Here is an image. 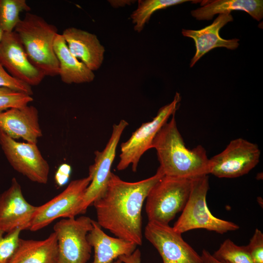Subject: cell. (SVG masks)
Here are the masks:
<instances>
[{"label": "cell", "mask_w": 263, "mask_h": 263, "mask_svg": "<svg viewBox=\"0 0 263 263\" xmlns=\"http://www.w3.org/2000/svg\"><path fill=\"white\" fill-rule=\"evenodd\" d=\"M164 176L159 167L153 176L129 182L112 172L105 191L93 203L97 223L116 237L142 245L143 203L150 189Z\"/></svg>", "instance_id": "cell-1"}, {"label": "cell", "mask_w": 263, "mask_h": 263, "mask_svg": "<svg viewBox=\"0 0 263 263\" xmlns=\"http://www.w3.org/2000/svg\"><path fill=\"white\" fill-rule=\"evenodd\" d=\"M157 152L165 176L193 179L209 174V158L205 148L185 146L177 128L175 114L160 129L151 146Z\"/></svg>", "instance_id": "cell-2"}, {"label": "cell", "mask_w": 263, "mask_h": 263, "mask_svg": "<svg viewBox=\"0 0 263 263\" xmlns=\"http://www.w3.org/2000/svg\"><path fill=\"white\" fill-rule=\"evenodd\" d=\"M14 31L32 64L45 76L58 75V62L54 49L57 27L42 17L30 12L21 19Z\"/></svg>", "instance_id": "cell-3"}, {"label": "cell", "mask_w": 263, "mask_h": 263, "mask_svg": "<svg viewBox=\"0 0 263 263\" xmlns=\"http://www.w3.org/2000/svg\"><path fill=\"white\" fill-rule=\"evenodd\" d=\"M209 188L208 176L193 179L189 195L182 212L172 226L180 234L196 229H205L223 234L237 230L238 225L214 216L206 202Z\"/></svg>", "instance_id": "cell-4"}, {"label": "cell", "mask_w": 263, "mask_h": 263, "mask_svg": "<svg viewBox=\"0 0 263 263\" xmlns=\"http://www.w3.org/2000/svg\"><path fill=\"white\" fill-rule=\"evenodd\" d=\"M192 180L164 176L150 189L146 199L148 221L169 224L182 211L188 200Z\"/></svg>", "instance_id": "cell-5"}, {"label": "cell", "mask_w": 263, "mask_h": 263, "mask_svg": "<svg viewBox=\"0 0 263 263\" xmlns=\"http://www.w3.org/2000/svg\"><path fill=\"white\" fill-rule=\"evenodd\" d=\"M93 227V220L82 216L62 218L54 226L57 241V263H87L92 246L87 236Z\"/></svg>", "instance_id": "cell-6"}, {"label": "cell", "mask_w": 263, "mask_h": 263, "mask_svg": "<svg viewBox=\"0 0 263 263\" xmlns=\"http://www.w3.org/2000/svg\"><path fill=\"white\" fill-rule=\"evenodd\" d=\"M180 100V94L176 93L171 102L161 107L150 121L142 123L127 141L121 144L120 159L116 167L118 170H124L131 165L132 170L136 171L141 156L151 149L155 136L170 117L175 113Z\"/></svg>", "instance_id": "cell-7"}, {"label": "cell", "mask_w": 263, "mask_h": 263, "mask_svg": "<svg viewBox=\"0 0 263 263\" xmlns=\"http://www.w3.org/2000/svg\"><path fill=\"white\" fill-rule=\"evenodd\" d=\"M91 177L72 181L60 193L42 205L37 206L29 230H40L55 220L75 217L80 214L83 197Z\"/></svg>", "instance_id": "cell-8"}, {"label": "cell", "mask_w": 263, "mask_h": 263, "mask_svg": "<svg viewBox=\"0 0 263 263\" xmlns=\"http://www.w3.org/2000/svg\"><path fill=\"white\" fill-rule=\"evenodd\" d=\"M258 145L243 138L231 140L221 152L209 158V174L218 178H236L248 173L259 163Z\"/></svg>", "instance_id": "cell-9"}, {"label": "cell", "mask_w": 263, "mask_h": 263, "mask_svg": "<svg viewBox=\"0 0 263 263\" xmlns=\"http://www.w3.org/2000/svg\"><path fill=\"white\" fill-rule=\"evenodd\" d=\"M0 145L12 168L32 182L45 184L50 167L37 144L18 142L0 128Z\"/></svg>", "instance_id": "cell-10"}, {"label": "cell", "mask_w": 263, "mask_h": 263, "mask_svg": "<svg viewBox=\"0 0 263 263\" xmlns=\"http://www.w3.org/2000/svg\"><path fill=\"white\" fill-rule=\"evenodd\" d=\"M144 234L163 263H204L201 256L169 224L148 221Z\"/></svg>", "instance_id": "cell-11"}, {"label": "cell", "mask_w": 263, "mask_h": 263, "mask_svg": "<svg viewBox=\"0 0 263 263\" xmlns=\"http://www.w3.org/2000/svg\"><path fill=\"white\" fill-rule=\"evenodd\" d=\"M128 123L124 119L113 126L111 137L102 151L94 152V163L89 168L91 181L87 188L83 199L80 214L84 213L89 207L105 191L111 174V169L116 154V150Z\"/></svg>", "instance_id": "cell-12"}, {"label": "cell", "mask_w": 263, "mask_h": 263, "mask_svg": "<svg viewBox=\"0 0 263 263\" xmlns=\"http://www.w3.org/2000/svg\"><path fill=\"white\" fill-rule=\"evenodd\" d=\"M0 64L12 76L31 87L39 85L46 76L30 61L14 31L4 32L0 43Z\"/></svg>", "instance_id": "cell-13"}, {"label": "cell", "mask_w": 263, "mask_h": 263, "mask_svg": "<svg viewBox=\"0 0 263 263\" xmlns=\"http://www.w3.org/2000/svg\"><path fill=\"white\" fill-rule=\"evenodd\" d=\"M37 206L25 199L21 186L13 178L10 187L0 194V230H29Z\"/></svg>", "instance_id": "cell-14"}, {"label": "cell", "mask_w": 263, "mask_h": 263, "mask_svg": "<svg viewBox=\"0 0 263 263\" xmlns=\"http://www.w3.org/2000/svg\"><path fill=\"white\" fill-rule=\"evenodd\" d=\"M38 112L33 106L13 108L0 113V128L9 136L16 140L37 144L42 135Z\"/></svg>", "instance_id": "cell-15"}, {"label": "cell", "mask_w": 263, "mask_h": 263, "mask_svg": "<svg viewBox=\"0 0 263 263\" xmlns=\"http://www.w3.org/2000/svg\"><path fill=\"white\" fill-rule=\"evenodd\" d=\"M233 20V18L230 13H226L219 14L212 24L203 29H182V35L193 39L195 44L196 52L191 59L190 67H192L201 57L215 48L225 47L230 50L238 48L239 39H225L219 35L220 29Z\"/></svg>", "instance_id": "cell-16"}, {"label": "cell", "mask_w": 263, "mask_h": 263, "mask_svg": "<svg viewBox=\"0 0 263 263\" xmlns=\"http://www.w3.org/2000/svg\"><path fill=\"white\" fill-rule=\"evenodd\" d=\"M61 35L72 54L89 69L94 72L101 67L105 50L95 35L75 27L65 29Z\"/></svg>", "instance_id": "cell-17"}, {"label": "cell", "mask_w": 263, "mask_h": 263, "mask_svg": "<svg viewBox=\"0 0 263 263\" xmlns=\"http://www.w3.org/2000/svg\"><path fill=\"white\" fill-rule=\"evenodd\" d=\"M87 238L94 249V258L92 263H112L121 256L131 254L137 247L134 243L108 235L93 220L92 228Z\"/></svg>", "instance_id": "cell-18"}, {"label": "cell", "mask_w": 263, "mask_h": 263, "mask_svg": "<svg viewBox=\"0 0 263 263\" xmlns=\"http://www.w3.org/2000/svg\"><path fill=\"white\" fill-rule=\"evenodd\" d=\"M54 49L58 62V75L63 82L81 84L94 80V72L72 54L61 34L56 35Z\"/></svg>", "instance_id": "cell-19"}, {"label": "cell", "mask_w": 263, "mask_h": 263, "mask_svg": "<svg viewBox=\"0 0 263 263\" xmlns=\"http://www.w3.org/2000/svg\"><path fill=\"white\" fill-rule=\"evenodd\" d=\"M57 241L54 232L42 240L20 238L9 263H57Z\"/></svg>", "instance_id": "cell-20"}, {"label": "cell", "mask_w": 263, "mask_h": 263, "mask_svg": "<svg viewBox=\"0 0 263 263\" xmlns=\"http://www.w3.org/2000/svg\"><path fill=\"white\" fill-rule=\"evenodd\" d=\"M202 7L191 11V15L198 20H210L216 14L244 11L253 19L260 21L263 18L262 0H215L203 1Z\"/></svg>", "instance_id": "cell-21"}, {"label": "cell", "mask_w": 263, "mask_h": 263, "mask_svg": "<svg viewBox=\"0 0 263 263\" xmlns=\"http://www.w3.org/2000/svg\"><path fill=\"white\" fill-rule=\"evenodd\" d=\"M189 0H140L137 7L131 14L134 29L140 32L149 21L151 16L157 10L182 3Z\"/></svg>", "instance_id": "cell-22"}, {"label": "cell", "mask_w": 263, "mask_h": 263, "mask_svg": "<svg viewBox=\"0 0 263 263\" xmlns=\"http://www.w3.org/2000/svg\"><path fill=\"white\" fill-rule=\"evenodd\" d=\"M25 0H0V27L4 32H11L19 20L20 13L29 12Z\"/></svg>", "instance_id": "cell-23"}, {"label": "cell", "mask_w": 263, "mask_h": 263, "mask_svg": "<svg viewBox=\"0 0 263 263\" xmlns=\"http://www.w3.org/2000/svg\"><path fill=\"white\" fill-rule=\"evenodd\" d=\"M212 255L224 263H253L247 246L238 245L229 239L225 240Z\"/></svg>", "instance_id": "cell-24"}, {"label": "cell", "mask_w": 263, "mask_h": 263, "mask_svg": "<svg viewBox=\"0 0 263 263\" xmlns=\"http://www.w3.org/2000/svg\"><path fill=\"white\" fill-rule=\"evenodd\" d=\"M33 101L31 95L6 87H0V113L20 108Z\"/></svg>", "instance_id": "cell-25"}, {"label": "cell", "mask_w": 263, "mask_h": 263, "mask_svg": "<svg viewBox=\"0 0 263 263\" xmlns=\"http://www.w3.org/2000/svg\"><path fill=\"white\" fill-rule=\"evenodd\" d=\"M21 230L16 229L5 234L0 230V263H9L18 246Z\"/></svg>", "instance_id": "cell-26"}, {"label": "cell", "mask_w": 263, "mask_h": 263, "mask_svg": "<svg viewBox=\"0 0 263 263\" xmlns=\"http://www.w3.org/2000/svg\"><path fill=\"white\" fill-rule=\"evenodd\" d=\"M0 87H6L32 95L31 86L12 76L0 64Z\"/></svg>", "instance_id": "cell-27"}, {"label": "cell", "mask_w": 263, "mask_h": 263, "mask_svg": "<svg viewBox=\"0 0 263 263\" xmlns=\"http://www.w3.org/2000/svg\"><path fill=\"white\" fill-rule=\"evenodd\" d=\"M246 246L253 263H263V233L260 229H255Z\"/></svg>", "instance_id": "cell-28"}, {"label": "cell", "mask_w": 263, "mask_h": 263, "mask_svg": "<svg viewBox=\"0 0 263 263\" xmlns=\"http://www.w3.org/2000/svg\"><path fill=\"white\" fill-rule=\"evenodd\" d=\"M141 252L139 249L135 250L129 255H123L118 259L123 263H141Z\"/></svg>", "instance_id": "cell-29"}, {"label": "cell", "mask_w": 263, "mask_h": 263, "mask_svg": "<svg viewBox=\"0 0 263 263\" xmlns=\"http://www.w3.org/2000/svg\"><path fill=\"white\" fill-rule=\"evenodd\" d=\"M204 263H224L217 260L206 249H203L201 255Z\"/></svg>", "instance_id": "cell-30"}, {"label": "cell", "mask_w": 263, "mask_h": 263, "mask_svg": "<svg viewBox=\"0 0 263 263\" xmlns=\"http://www.w3.org/2000/svg\"><path fill=\"white\" fill-rule=\"evenodd\" d=\"M112 6L117 7L119 6H123L126 4H130L132 0H109Z\"/></svg>", "instance_id": "cell-31"}, {"label": "cell", "mask_w": 263, "mask_h": 263, "mask_svg": "<svg viewBox=\"0 0 263 263\" xmlns=\"http://www.w3.org/2000/svg\"><path fill=\"white\" fill-rule=\"evenodd\" d=\"M3 34H4V32L3 31V30L1 29V27H0V43L2 38Z\"/></svg>", "instance_id": "cell-32"}, {"label": "cell", "mask_w": 263, "mask_h": 263, "mask_svg": "<svg viewBox=\"0 0 263 263\" xmlns=\"http://www.w3.org/2000/svg\"><path fill=\"white\" fill-rule=\"evenodd\" d=\"M112 263H123L120 260L117 259L116 260L114 261Z\"/></svg>", "instance_id": "cell-33"}]
</instances>
